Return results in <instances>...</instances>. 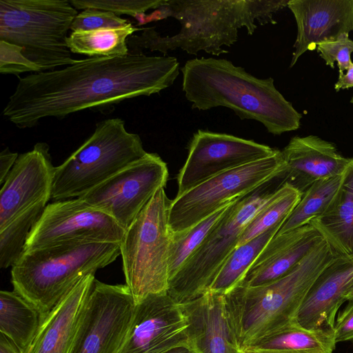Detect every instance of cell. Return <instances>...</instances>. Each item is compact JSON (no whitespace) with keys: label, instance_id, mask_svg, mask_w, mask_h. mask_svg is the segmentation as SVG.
<instances>
[{"label":"cell","instance_id":"cell-1","mask_svg":"<svg viewBox=\"0 0 353 353\" xmlns=\"http://www.w3.org/2000/svg\"><path fill=\"white\" fill-rule=\"evenodd\" d=\"M176 58L128 54L89 57L61 69L19 78L3 115L19 128L49 117L92 110L112 112L121 102L159 93L179 74Z\"/></svg>","mask_w":353,"mask_h":353},{"label":"cell","instance_id":"cell-2","mask_svg":"<svg viewBox=\"0 0 353 353\" xmlns=\"http://www.w3.org/2000/svg\"><path fill=\"white\" fill-rule=\"evenodd\" d=\"M182 90L192 108H228L259 121L274 135L297 130L301 114L279 92L272 77L259 79L225 59L195 58L181 68Z\"/></svg>","mask_w":353,"mask_h":353},{"label":"cell","instance_id":"cell-3","mask_svg":"<svg viewBox=\"0 0 353 353\" xmlns=\"http://www.w3.org/2000/svg\"><path fill=\"white\" fill-rule=\"evenodd\" d=\"M172 17L181 24L173 36L161 37L154 28L143 29L127 39L129 53L143 54V50L169 51L181 48L196 55L204 51L219 56L228 53L238 39V30L245 28L252 34L257 24L276 23L274 14L285 7L283 0H168Z\"/></svg>","mask_w":353,"mask_h":353},{"label":"cell","instance_id":"cell-4","mask_svg":"<svg viewBox=\"0 0 353 353\" xmlns=\"http://www.w3.org/2000/svg\"><path fill=\"white\" fill-rule=\"evenodd\" d=\"M336 254L325 239L270 283L238 285L225 294L239 350L292 323L312 286Z\"/></svg>","mask_w":353,"mask_h":353},{"label":"cell","instance_id":"cell-5","mask_svg":"<svg viewBox=\"0 0 353 353\" xmlns=\"http://www.w3.org/2000/svg\"><path fill=\"white\" fill-rule=\"evenodd\" d=\"M120 254V243L114 242L69 243L24 251L12 267L13 290L43 319L83 277L95 274Z\"/></svg>","mask_w":353,"mask_h":353},{"label":"cell","instance_id":"cell-6","mask_svg":"<svg viewBox=\"0 0 353 353\" xmlns=\"http://www.w3.org/2000/svg\"><path fill=\"white\" fill-rule=\"evenodd\" d=\"M78 14L69 0H1L0 40L22 48L43 71L72 65L67 39Z\"/></svg>","mask_w":353,"mask_h":353},{"label":"cell","instance_id":"cell-7","mask_svg":"<svg viewBox=\"0 0 353 353\" xmlns=\"http://www.w3.org/2000/svg\"><path fill=\"white\" fill-rule=\"evenodd\" d=\"M285 170L235 200L169 283L168 295L177 303L208 291L222 265L237 246L245 227L285 183Z\"/></svg>","mask_w":353,"mask_h":353},{"label":"cell","instance_id":"cell-8","mask_svg":"<svg viewBox=\"0 0 353 353\" xmlns=\"http://www.w3.org/2000/svg\"><path fill=\"white\" fill-rule=\"evenodd\" d=\"M146 153L139 135L128 132L123 119L98 122L92 134L55 167L51 199L80 197Z\"/></svg>","mask_w":353,"mask_h":353},{"label":"cell","instance_id":"cell-9","mask_svg":"<svg viewBox=\"0 0 353 353\" xmlns=\"http://www.w3.org/2000/svg\"><path fill=\"white\" fill-rule=\"evenodd\" d=\"M170 202L164 188H160L125 230L120 242L125 284L135 305L150 295L168 293Z\"/></svg>","mask_w":353,"mask_h":353},{"label":"cell","instance_id":"cell-10","mask_svg":"<svg viewBox=\"0 0 353 353\" xmlns=\"http://www.w3.org/2000/svg\"><path fill=\"white\" fill-rule=\"evenodd\" d=\"M281 150L211 177L171 201L169 226L172 234L184 232L284 172Z\"/></svg>","mask_w":353,"mask_h":353},{"label":"cell","instance_id":"cell-11","mask_svg":"<svg viewBox=\"0 0 353 353\" xmlns=\"http://www.w3.org/2000/svg\"><path fill=\"white\" fill-rule=\"evenodd\" d=\"M167 164L147 152L80 198L114 219L125 230L168 179Z\"/></svg>","mask_w":353,"mask_h":353},{"label":"cell","instance_id":"cell-12","mask_svg":"<svg viewBox=\"0 0 353 353\" xmlns=\"http://www.w3.org/2000/svg\"><path fill=\"white\" fill-rule=\"evenodd\" d=\"M125 232L110 216L80 198L56 201L47 204L32 227L24 251L69 243H120Z\"/></svg>","mask_w":353,"mask_h":353},{"label":"cell","instance_id":"cell-13","mask_svg":"<svg viewBox=\"0 0 353 353\" xmlns=\"http://www.w3.org/2000/svg\"><path fill=\"white\" fill-rule=\"evenodd\" d=\"M176 179L180 195L222 172L270 157L278 149L225 133L199 130L188 145Z\"/></svg>","mask_w":353,"mask_h":353},{"label":"cell","instance_id":"cell-14","mask_svg":"<svg viewBox=\"0 0 353 353\" xmlns=\"http://www.w3.org/2000/svg\"><path fill=\"white\" fill-rule=\"evenodd\" d=\"M135 303L126 284L94 281L71 353H118L130 329Z\"/></svg>","mask_w":353,"mask_h":353},{"label":"cell","instance_id":"cell-15","mask_svg":"<svg viewBox=\"0 0 353 353\" xmlns=\"http://www.w3.org/2000/svg\"><path fill=\"white\" fill-rule=\"evenodd\" d=\"M187 328L179 303L168 293L150 295L135 305L130 329L118 353H165L190 345Z\"/></svg>","mask_w":353,"mask_h":353},{"label":"cell","instance_id":"cell-16","mask_svg":"<svg viewBox=\"0 0 353 353\" xmlns=\"http://www.w3.org/2000/svg\"><path fill=\"white\" fill-rule=\"evenodd\" d=\"M44 142L19 155L0 190V230L17 217L51 199L54 174L49 152Z\"/></svg>","mask_w":353,"mask_h":353},{"label":"cell","instance_id":"cell-17","mask_svg":"<svg viewBox=\"0 0 353 353\" xmlns=\"http://www.w3.org/2000/svg\"><path fill=\"white\" fill-rule=\"evenodd\" d=\"M297 25L290 67L307 50L353 31V0H290Z\"/></svg>","mask_w":353,"mask_h":353},{"label":"cell","instance_id":"cell-18","mask_svg":"<svg viewBox=\"0 0 353 353\" xmlns=\"http://www.w3.org/2000/svg\"><path fill=\"white\" fill-rule=\"evenodd\" d=\"M94 274L83 277L42 319L26 353H71L81 327Z\"/></svg>","mask_w":353,"mask_h":353},{"label":"cell","instance_id":"cell-19","mask_svg":"<svg viewBox=\"0 0 353 353\" xmlns=\"http://www.w3.org/2000/svg\"><path fill=\"white\" fill-rule=\"evenodd\" d=\"M179 305L188 323L189 345L196 353H234L239 349L224 294L208 291Z\"/></svg>","mask_w":353,"mask_h":353},{"label":"cell","instance_id":"cell-20","mask_svg":"<svg viewBox=\"0 0 353 353\" xmlns=\"http://www.w3.org/2000/svg\"><path fill=\"white\" fill-rule=\"evenodd\" d=\"M281 152L285 183L302 194L319 179L343 174L352 160L341 155L333 143L314 135L294 137Z\"/></svg>","mask_w":353,"mask_h":353},{"label":"cell","instance_id":"cell-21","mask_svg":"<svg viewBox=\"0 0 353 353\" xmlns=\"http://www.w3.org/2000/svg\"><path fill=\"white\" fill-rule=\"evenodd\" d=\"M353 283V254L336 255L316 280L294 319L308 329L334 328L344 295Z\"/></svg>","mask_w":353,"mask_h":353},{"label":"cell","instance_id":"cell-22","mask_svg":"<svg viewBox=\"0 0 353 353\" xmlns=\"http://www.w3.org/2000/svg\"><path fill=\"white\" fill-rule=\"evenodd\" d=\"M323 239L311 223L276 234L262 250L239 285L256 287L279 279Z\"/></svg>","mask_w":353,"mask_h":353},{"label":"cell","instance_id":"cell-23","mask_svg":"<svg viewBox=\"0 0 353 353\" xmlns=\"http://www.w3.org/2000/svg\"><path fill=\"white\" fill-rule=\"evenodd\" d=\"M337 255L353 254V158L330 207L310 223Z\"/></svg>","mask_w":353,"mask_h":353},{"label":"cell","instance_id":"cell-24","mask_svg":"<svg viewBox=\"0 0 353 353\" xmlns=\"http://www.w3.org/2000/svg\"><path fill=\"white\" fill-rule=\"evenodd\" d=\"M333 328L308 330L295 322L239 350L244 353H333Z\"/></svg>","mask_w":353,"mask_h":353},{"label":"cell","instance_id":"cell-25","mask_svg":"<svg viewBox=\"0 0 353 353\" xmlns=\"http://www.w3.org/2000/svg\"><path fill=\"white\" fill-rule=\"evenodd\" d=\"M42 316L32 304L18 292H0V332L21 352L30 347Z\"/></svg>","mask_w":353,"mask_h":353},{"label":"cell","instance_id":"cell-26","mask_svg":"<svg viewBox=\"0 0 353 353\" xmlns=\"http://www.w3.org/2000/svg\"><path fill=\"white\" fill-rule=\"evenodd\" d=\"M283 223H280L250 241L236 246L222 265L208 291L225 295L238 286Z\"/></svg>","mask_w":353,"mask_h":353},{"label":"cell","instance_id":"cell-27","mask_svg":"<svg viewBox=\"0 0 353 353\" xmlns=\"http://www.w3.org/2000/svg\"><path fill=\"white\" fill-rule=\"evenodd\" d=\"M143 29L130 23L118 28L72 32L67 39V44L72 53L90 57L125 56L129 54L128 38Z\"/></svg>","mask_w":353,"mask_h":353},{"label":"cell","instance_id":"cell-28","mask_svg":"<svg viewBox=\"0 0 353 353\" xmlns=\"http://www.w3.org/2000/svg\"><path fill=\"white\" fill-rule=\"evenodd\" d=\"M343 176L344 174L325 178L312 183L303 192L300 201L277 234H283L309 224L313 219L325 212L337 195Z\"/></svg>","mask_w":353,"mask_h":353},{"label":"cell","instance_id":"cell-29","mask_svg":"<svg viewBox=\"0 0 353 353\" xmlns=\"http://www.w3.org/2000/svg\"><path fill=\"white\" fill-rule=\"evenodd\" d=\"M301 196L302 194L296 189L285 183L250 221L243 230L237 246L284 222L300 201Z\"/></svg>","mask_w":353,"mask_h":353},{"label":"cell","instance_id":"cell-30","mask_svg":"<svg viewBox=\"0 0 353 353\" xmlns=\"http://www.w3.org/2000/svg\"><path fill=\"white\" fill-rule=\"evenodd\" d=\"M234 201L190 229L180 233H172L169 254L170 281L182 268Z\"/></svg>","mask_w":353,"mask_h":353},{"label":"cell","instance_id":"cell-31","mask_svg":"<svg viewBox=\"0 0 353 353\" xmlns=\"http://www.w3.org/2000/svg\"><path fill=\"white\" fill-rule=\"evenodd\" d=\"M41 203L25 212L0 230V267H12L23 253L28 235L43 212Z\"/></svg>","mask_w":353,"mask_h":353},{"label":"cell","instance_id":"cell-32","mask_svg":"<svg viewBox=\"0 0 353 353\" xmlns=\"http://www.w3.org/2000/svg\"><path fill=\"white\" fill-rule=\"evenodd\" d=\"M77 10L89 8L113 12L119 14H128L133 17L144 13L150 9H157L167 2V0H69Z\"/></svg>","mask_w":353,"mask_h":353},{"label":"cell","instance_id":"cell-33","mask_svg":"<svg viewBox=\"0 0 353 353\" xmlns=\"http://www.w3.org/2000/svg\"><path fill=\"white\" fill-rule=\"evenodd\" d=\"M131 22L113 12L89 8L78 13L73 20L70 30L72 32H88L122 28Z\"/></svg>","mask_w":353,"mask_h":353},{"label":"cell","instance_id":"cell-34","mask_svg":"<svg viewBox=\"0 0 353 353\" xmlns=\"http://www.w3.org/2000/svg\"><path fill=\"white\" fill-rule=\"evenodd\" d=\"M22 48L0 40V73L19 77L25 72H42L34 63L28 59L22 52Z\"/></svg>","mask_w":353,"mask_h":353},{"label":"cell","instance_id":"cell-35","mask_svg":"<svg viewBox=\"0 0 353 353\" xmlns=\"http://www.w3.org/2000/svg\"><path fill=\"white\" fill-rule=\"evenodd\" d=\"M348 36L349 34H343L336 41L322 43L316 47L326 65L334 68V62H337L339 73L347 70L353 65L350 58L353 52V41Z\"/></svg>","mask_w":353,"mask_h":353},{"label":"cell","instance_id":"cell-36","mask_svg":"<svg viewBox=\"0 0 353 353\" xmlns=\"http://www.w3.org/2000/svg\"><path fill=\"white\" fill-rule=\"evenodd\" d=\"M333 329L336 343L353 340V299L337 316Z\"/></svg>","mask_w":353,"mask_h":353},{"label":"cell","instance_id":"cell-37","mask_svg":"<svg viewBox=\"0 0 353 353\" xmlns=\"http://www.w3.org/2000/svg\"><path fill=\"white\" fill-rule=\"evenodd\" d=\"M172 11L170 6L167 2L155 9L152 13L149 14H145V13L138 14L134 17L137 19L139 22V25H143L147 23H150L152 21H160L168 17H172Z\"/></svg>","mask_w":353,"mask_h":353},{"label":"cell","instance_id":"cell-38","mask_svg":"<svg viewBox=\"0 0 353 353\" xmlns=\"http://www.w3.org/2000/svg\"><path fill=\"white\" fill-rule=\"evenodd\" d=\"M19 155L11 152L8 148L3 149L0 153V185H1L9 172L16 163Z\"/></svg>","mask_w":353,"mask_h":353},{"label":"cell","instance_id":"cell-39","mask_svg":"<svg viewBox=\"0 0 353 353\" xmlns=\"http://www.w3.org/2000/svg\"><path fill=\"white\" fill-rule=\"evenodd\" d=\"M350 88H353V65L347 70L345 74L343 72L339 73V79L334 85L336 91Z\"/></svg>","mask_w":353,"mask_h":353},{"label":"cell","instance_id":"cell-40","mask_svg":"<svg viewBox=\"0 0 353 353\" xmlns=\"http://www.w3.org/2000/svg\"><path fill=\"white\" fill-rule=\"evenodd\" d=\"M0 353H21L5 336L1 334Z\"/></svg>","mask_w":353,"mask_h":353},{"label":"cell","instance_id":"cell-41","mask_svg":"<svg viewBox=\"0 0 353 353\" xmlns=\"http://www.w3.org/2000/svg\"><path fill=\"white\" fill-rule=\"evenodd\" d=\"M165 353H196L190 345H182L174 347Z\"/></svg>","mask_w":353,"mask_h":353},{"label":"cell","instance_id":"cell-42","mask_svg":"<svg viewBox=\"0 0 353 353\" xmlns=\"http://www.w3.org/2000/svg\"><path fill=\"white\" fill-rule=\"evenodd\" d=\"M344 299L345 301L353 299V283L345 294Z\"/></svg>","mask_w":353,"mask_h":353},{"label":"cell","instance_id":"cell-43","mask_svg":"<svg viewBox=\"0 0 353 353\" xmlns=\"http://www.w3.org/2000/svg\"><path fill=\"white\" fill-rule=\"evenodd\" d=\"M234 353H243L241 351H240L239 349H236Z\"/></svg>","mask_w":353,"mask_h":353},{"label":"cell","instance_id":"cell-44","mask_svg":"<svg viewBox=\"0 0 353 353\" xmlns=\"http://www.w3.org/2000/svg\"><path fill=\"white\" fill-rule=\"evenodd\" d=\"M350 102H351L352 103H353V96H352V99H351V100H350Z\"/></svg>","mask_w":353,"mask_h":353},{"label":"cell","instance_id":"cell-45","mask_svg":"<svg viewBox=\"0 0 353 353\" xmlns=\"http://www.w3.org/2000/svg\"><path fill=\"white\" fill-rule=\"evenodd\" d=\"M243 353H244V352H243Z\"/></svg>","mask_w":353,"mask_h":353}]
</instances>
